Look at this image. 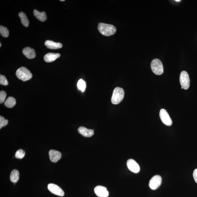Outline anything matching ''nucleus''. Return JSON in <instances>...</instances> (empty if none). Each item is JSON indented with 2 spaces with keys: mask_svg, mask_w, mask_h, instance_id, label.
<instances>
[{
  "mask_svg": "<svg viewBox=\"0 0 197 197\" xmlns=\"http://www.w3.org/2000/svg\"><path fill=\"white\" fill-rule=\"evenodd\" d=\"M98 29L102 35L106 36L113 35L117 31L116 27L114 26L103 23H99Z\"/></svg>",
  "mask_w": 197,
  "mask_h": 197,
  "instance_id": "1",
  "label": "nucleus"
},
{
  "mask_svg": "<svg viewBox=\"0 0 197 197\" xmlns=\"http://www.w3.org/2000/svg\"><path fill=\"white\" fill-rule=\"evenodd\" d=\"M125 96V92L121 88L117 87L113 92L111 101L113 104H118L122 101Z\"/></svg>",
  "mask_w": 197,
  "mask_h": 197,
  "instance_id": "2",
  "label": "nucleus"
},
{
  "mask_svg": "<svg viewBox=\"0 0 197 197\" xmlns=\"http://www.w3.org/2000/svg\"><path fill=\"white\" fill-rule=\"evenodd\" d=\"M16 76L20 80L26 81L32 78V74L30 70L25 67H21L17 70Z\"/></svg>",
  "mask_w": 197,
  "mask_h": 197,
  "instance_id": "3",
  "label": "nucleus"
},
{
  "mask_svg": "<svg viewBox=\"0 0 197 197\" xmlns=\"http://www.w3.org/2000/svg\"><path fill=\"white\" fill-rule=\"evenodd\" d=\"M151 66L152 71L154 74L157 75H160L163 73V65L159 59H156L153 60Z\"/></svg>",
  "mask_w": 197,
  "mask_h": 197,
  "instance_id": "4",
  "label": "nucleus"
},
{
  "mask_svg": "<svg viewBox=\"0 0 197 197\" xmlns=\"http://www.w3.org/2000/svg\"><path fill=\"white\" fill-rule=\"evenodd\" d=\"M180 82L183 89L187 90L190 86V79L188 73L183 71L181 73L180 76Z\"/></svg>",
  "mask_w": 197,
  "mask_h": 197,
  "instance_id": "5",
  "label": "nucleus"
},
{
  "mask_svg": "<svg viewBox=\"0 0 197 197\" xmlns=\"http://www.w3.org/2000/svg\"><path fill=\"white\" fill-rule=\"evenodd\" d=\"M160 117L163 123L168 126L172 125V121L167 111L164 109H162L160 111Z\"/></svg>",
  "mask_w": 197,
  "mask_h": 197,
  "instance_id": "6",
  "label": "nucleus"
},
{
  "mask_svg": "<svg viewBox=\"0 0 197 197\" xmlns=\"http://www.w3.org/2000/svg\"><path fill=\"white\" fill-rule=\"evenodd\" d=\"M162 183L161 177L160 175H156L150 180L149 186L151 190H155L160 187Z\"/></svg>",
  "mask_w": 197,
  "mask_h": 197,
  "instance_id": "7",
  "label": "nucleus"
},
{
  "mask_svg": "<svg viewBox=\"0 0 197 197\" xmlns=\"http://www.w3.org/2000/svg\"><path fill=\"white\" fill-rule=\"evenodd\" d=\"M48 190L52 194L60 196H63L64 192L59 186L54 184L50 183L48 185Z\"/></svg>",
  "mask_w": 197,
  "mask_h": 197,
  "instance_id": "8",
  "label": "nucleus"
},
{
  "mask_svg": "<svg viewBox=\"0 0 197 197\" xmlns=\"http://www.w3.org/2000/svg\"><path fill=\"white\" fill-rule=\"evenodd\" d=\"M95 194L98 197H108L109 192L107 188L103 186L98 185L94 188Z\"/></svg>",
  "mask_w": 197,
  "mask_h": 197,
  "instance_id": "9",
  "label": "nucleus"
},
{
  "mask_svg": "<svg viewBox=\"0 0 197 197\" xmlns=\"http://www.w3.org/2000/svg\"><path fill=\"white\" fill-rule=\"evenodd\" d=\"M127 165L129 170L134 173H138L140 171V167L137 162L133 159L128 160L127 162Z\"/></svg>",
  "mask_w": 197,
  "mask_h": 197,
  "instance_id": "10",
  "label": "nucleus"
},
{
  "mask_svg": "<svg viewBox=\"0 0 197 197\" xmlns=\"http://www.w3.org/2000/svg\"><path fill=\"white\" fill-rule=\"evenodd\" d=\"M49 155L50 160L53 162H57L61 157V153L55 150H51L49 151Z\"/></svg>",
  "mask_w": 197,
  "mask_h": 197,
  "instance_id": "11",
  "label": "nucleus"
},
{
  "mask_svg": "<svg viewBox=\"0 0 197 197\" xmlns=\"http://www.w3.org/2000/svg\"><path fill=\"white\" fill-rule=\"evenodd\" d=\"M78 132L81 135L86 137H90L94 133V130L88 129L83 126L79 127Z\"/></svg>",
  "mask_w": 197,
  "mask_h": 197,
  "instance_id": "12",
  "label": "nucleus"
},
{
  "mask_svg": "<svg viewBox=\"0 0 197 197\" xmlns=\"http://www.w3.org/2000/svg\"><path fill=\"white\" fill-rule=\"evenodd\" d=\"M22 52L28 59H33L35 58L36 56L35 50L30 47H26L23 49Z\"/></svg>",
  "mask_w": 197,
  "mask_h": 197,
  "instance_id": "13",
  "label": "nucleus"
},
{
  "mask_svg": "<svg viewBox=\"0 0 197 197\" xmlns=\"http://www.w3.org/2000/svg\"><path fill=\"white\" fill-rule=\"evenodd\" d=\"M60 55L59 53H48L45 55L44 59L45 61L47 63H50L59 58Z\"/></svg>",
  "mask_w": 197,
  "mask_h": 197,
  "instance_id": "14",
  "label": "nucleus"
},
{
  "mask_svg": "<svg viewBox=\"0 0 197 197\" xmlns=\"http://www.w3.org/2000/svg\"><path fill=\"white\" fill-rule=\"evenodd\" d=\"M45 44L47 48L51 49H56L61 48L63 45L60 43L55 42L50 40H47Z\"/></svg>",
  "mask_w": 197,
  "mask_h": 197,
  "instance_id": "15",
  "label": "nucleus"
},
{
  "mask_svg": "<svg viewBox=\"0 0 197 197\" xmlns=\"http://www.w3.org/2000/svg\"><path fill=\"white\" fill-rule=\"evenodd\" d=\"M33 14L38 20L42 22H44L47 20L46 15L44 12H40L37 10H34Z\"/></svg>",
  "mask_w": 197,
  "mask_h": 197,
  "instance_id": "16",
  "label": "nucleus"
},
{
  "mask_svg": "<svg viewBox=\"0 0 197 197\" xmlns=\"http://www.w3.org/2000/svg\"><path fill=\"white\" fill-rule=\"evenodd\" d=\"M20 177V173L19 171L16 170H13L10 175V181L12 182L16 183L17 182Z\"/></svg>",
  "mask_w": 197,
  "mask_h": 197,
  "instance_id": "17",
  "label": "nucleus"
},
{
  "mask_svg": "<svg viewBox=\"0 0 197 197\" xmlns=\"http://www.w3.org/2000/svg\"><path fill=\"white\" fill-rule=\"evenodd\" d=\"M19 16L21 19V23L25 27L29 26V22L26 15L25 13L21 12L19 13Z\"/></svg>",
  "mask_w": 197,
  "mask_h": 197,
  "instance_id": "18",
  "label": "nucleus"
},
{
  "mask_svg": "<svg viewBox=\"0 0 197 197\" xmlns=\"http://www.w3.org/2000/svg\"><path fill=\"white\" fill-rule=\"evenodd\" d=\"M16 104V99L12 97H9L5 100V105L7 108H11L14 107Z\"/></svg>",
  "mask_w": 197,
  "mask_h": 197,
  "instance_id": "19",
  "label": "nucleus"
},
{
  "mask_svg": "<svg viewBox=\"0 0 197 197\" xmlns=\"http://www.w3.org/2000/svg\"><path fill=\"white\" fill-rule=\"evenodd\" d=\"M77 86H78V89L81 92H84L85 89H86V83L83 79H80L78 81Z\"/></svg>",
  "mask_w": 197,
  "mask_h": 197,
  "instance_id": "20",
  "label": "nucleus"
},
{
  "mask_svg": "<svg viewBox=\"0 0 197 197\" xmlns=\"http://www.w3.org/2000/svg\"><path fill=\"white\" fill-rule=\"evenodd\" d=\"M0 33L4 37H7L9 36V31L7 27L1 25L0 26Z\"/></svg>",
  "mask_w": 197,
  "mask_h": 197,
  "instance_id": "21",
  "label": "nucleus"
},
{
  "mask_svg": "<svg viewBox=\"0 0 197 197\" xmlns=\"http://www.w3.org/2000/svg\"><path fill=\"white\" fill-rule=\"evenodd\" d=\"M25 155V151L22 149H19L15 154V157L18 159H22Z\"/></svg>",
  "mask_w": 197,
  "mask_h": 197,
  "instance_id": "22",
  "label": "nucleus"
},
{
  "mask_svg": "<svg viewBox=\"0 0 197 197\" xmlns=\"http://www.w3.org/2000/svg\"><path fill=\"white\" fill-rule=\"evenodd\" d=\"M8 121L7 119H6L3 117H0V128L4 127L7 125Z\"/></svg>",
  "mask_w": 197,
  "mask_h": 197,
  "instance_id": "23",
  "label": "nucleus"
},
{
  "mask_svg": "<svg viewBox=\"0 0 197 197\" xmlns=\"http://www.w3.org/2000/svg\"><path fill=\"white\" fill-rule=\"evenodd\" d=\"M6 96L7 94L5 91H2L0 92V103L2 104L5 102Z\"/></svg>",
  "mask_w": 197,
  "mask_h": 197,
  "instance_id": "24",
  "label": "nucleus"
},
{
  "mask_svg": "<svg viewBox=\"0 0 197 197\" xmlns=\"http://www.w3.org/2000/svg\"><path fill=\"white\" fill-rule=\"evenodd\" d=\"M8 84V81L5 76L1 74V76H0V84L5 85V86H7Z\"/></svg>",
  "mask_w": 197,
  "mask_h": 197,
  "instance_id": "25",
  "label": "nucleus"
},
{
  "mask_svg": "<svg viewBox=\"0 0 197 197\" xmlns=\"http://www.w3.org/2000/svg\"><path fill=\"white\" fill-rule=\"evenodd\" d=\"M193 177L195 181L197 183V168L194 171Z\"/></svg>",
  "mask_w": 197,
  "mask_h": 197,
  "instance_id": "26",
  "label": "nucleus"
},
{
  "mask_svg": "<svg viewBox=\"0 0 197 197\" xmlns=\"http://www.w3.org/2000/svg\"><path fill=\"white\" fill-rule=\"evenodd\" d=\"M180 1V0H175V1L176 2H179Z\"/></svg>",
  "mask_w": 197,
  "mask_h": 197,
  "instance_id": "27",
  "label": "nucleus"
},
{
  "mask_svg": "<svg viewBox=\"0 0 197 197\" xmlns=\"http://www.w3.org/2000/svg\"><path fill=\"white\" fill-rule=\"evenodd\" d=\"M60 1H61V2H64V1H65V0H60Z\"/></svg>",
  "mask_w": 197,
  "mask_h": 197,
  "instance_id": "28",
  "label": "nucleus"
},
{
  "mask_svg": "<svg viewBox=\"0 0 197 197\" xmlns=\"http://www.w3.org/2000/svg\"><path fill=\"white\" fill-rule=\"evenodd\" d=\"M0 44H1V45H0V47H1V46H2L1 43H0Z\"/></svg>",
  "mask_w": 197,
  "mask_h": 197,
  "instance_id": "29",
  "label": "nucleus"
},
{
  "mask_svg": "<svg viewBox=\"0 0 197 197\" xmlns=\"http://www.w3.org/2000/svg\"><path fill=\"white\" fill-rule=\"evenodd\" d=\"M181 89H183V88L182 87H181Z\"/></svg>",
  "mask_w": 197,
  "mask_h": 197,
  "instance_id": "30",
  "label": "nucleus"
}]
</instances>
